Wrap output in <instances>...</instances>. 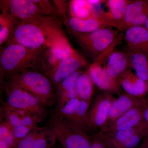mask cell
I'll return each mask as SVG.
<instances>
[{
    "label": "cell",
    "mask_w": 148,
    "mask_h": 148,
    "mask_svg": "<svg viewBox=\"0 0 148 148\" xmlns=\"http://www.w3.org/2000/svg\"><path fill=\"white\" fill-rule=\"evenodd\" d=\"M82 71L74 72L56 86V111L60 110L66 103L73 98H78L76 91V84Z\"/></svg>",
    "instance_id": "17"
},
{
    "label": "cell",
    "mask_w": 148,
    "mask_h": 148,
    "mask_svg": "<svg viewBox=\"0 0 148 148\" xmlns=\"http://www.w3.org/2000/svg\"><path fill=\"white\" fill-rule=\"evenodd\" d=\"M18 20L10 14L2 12L0 15V45L8 42L13 27Z\"/></svg>",
    "instance_id": "26"
},
{
    "label": "cell",
    "mask_w": 148,
    "mask_h": 148,
    "mask_svg": "<svg viewBox=\"0 0 148 148\" xmlns=\"http://www.w3.org/2000/svg\"><path fill=\"white\" fill-rule=\"evenodd\" d=\"M95 84L87 71L82 72L77 79L76 91L78 98L91 102L94 92Z\"/></svg>",
    "instance_id": "25"
},
{
    "label": "cell",
    "mask_w": 148,
    "mask_h": 148,
    "mask_svg": "<svg viewBox=\"0 0 148 148\" xmlns=\"http://www.w3.org/2000/svg\"><path fill=\"white\" fill-rule=\"evenodd\" d=\"M86 64V61L84 58L78 53L60 61L47 76L56 87L65 79Z\"/></svg>",
    "instance_id": "14"
},
{
    "label": "cell",
    "mask_w": 148,
    "mask_h": 148,
    "mask_svg": "<svg viewBox=\"0 0 148 148\" xmlns=\"http://www.w3.org/2000/svg\"><path fill=\"white\" fill-rule=\"evenodd\" d=\"M116 98L112 93L104 92L95 97L90 106L85 123L88 132L98 133L106 124L112 103Z\"/></svg>",
    "instance_id": "7"
},
{
    "label": "cell",
    "mask_w": 148,
    "mask_h": 148,
    "mask_svg": "<svg viewBox=\"0 0 148 148\" xmlns=\"http://www.w3.org/2000/svg\"><path fill=\"white\" fill-rule=\"evenodd\" d=\"M7 77L9 82L36 95L46 106H52L56 103L51 82L45 74L29 70Z\"/></svg>",
    "instance_id": "3"
},
{
    "label": "cell",
    "mask_w": 148,
    "mask_h": 148,
    "mask_svg": "<svg viewBox=\"0 0 148 148\" xmlns=\"http://www.w3.org/2000/svg\"><path fill=\"white\" fill-rule=\"evenodd\" d=\"M71 32L79 45L95 58L111 45L120 34L117 30L112 27L102 28L87 33L72 31Z\"/></svg>",
    "instance_id": "6"
},
{
    "label": "cell",
    "mask_w": 148,
    "mask_h": 148,
    "mask_svg": "<svg viewBox=\"0 0 148 148\" xmlns=\"http://www.w3.org/2000/svg\"><path fill=\"white\" fill-rule=\"evenodd\" d=\"M119 82L120 87L130 95L144 98L148 92L147 84L140 79L130 70L127 69L120 77Z\"/></svg>",
    "instance_id": "18"
},
{
    "label": "cell",
    "mask_w": 148,
    "mask_h": 148,
    "mask_svg": "<svg viewBox=\"0 0 148 148\" xmlns=\"http://www.w3.org/2000/svg\"><path fill=\"white\" fill-rule=\"evenodd\" d=\"M32 1L42 11V12L46 15L53 16V15L58 14L57 10L51 5L49 1L40 0Z\"/></svg>",
    "instance_id": "31"
},
{
    "label": "cell",
    "mask_w": 148,
    "mask_h": 148,
    "mask_svg": "<svg viewBox=\"0 0 148 148\" xmlns=\"http://www.w3.org/2000/svg\"><path fill=\"white\" fill-rule=\"evenodd\" d=\"M138 148H148V137L143 139Z\"/></svg>",
    "instance_id": "33"
},
{
    "label": "cell",
    "mask_w": 148,
    "mask_h": 148,
    "mask_svg": "<svg viewBox=\"0 0 148 148\" xmlns=\"http://www.w3.org/2000/svg\"><path fill=\"white\" fill-rule=\"evenodd\" d=\"M144 27H145L146 29H147L148 31V17L147 18V20H146L145 23V25H144Z\"/></svg>",
    "instance_id": "35"
},
{
    "label": "cell",
    "mask_w": 148,
    "mask_h": 148,
    "mask_svg": "<svg viewBox=\"0 0 148 148\" xmlns=\"http://www.w3.org/2000/svg\"><path fill=\"white\" fill-rule=\"evenodd\" d=\"M56 140L49 126H38L31 130L14 148H52L54 147Z\"/></svg>",
    "instance_id": "9"
},
{
    "label": "cell",
    "mask_w": 148,
    "mask_h": 148,
    "mask_svg": "<svg viewBox=\"0 0 148 148\" xmlns=\"http://www.w3.org/2000/svg\"><path fill=\"white\" fill-rule=\"evenodd\" d=\"M69 42L58 21L47 15L16 22L7 42L33 49L50 48Z\"/></svg>",
    "instance_id": "1"
},
{
    "label": "cell",
    "mask_w": 148,
    "mask_h": 148,
    "mask_svg": "<svg viewBox=\"0 0 148 148\" xmlns=\"http://www.w3.org/2000/svg\"><path fill=\"white\" fill-rule=\"evenodd\" d=\"M9 124L10 126L14 138V147L20 141L25 138L31 130L38 126L33 127V126H27V125L21 124Z\"/></svg>",
    "instance_id": "29"
},
{
    "label": "cell",
    "mask_w": 148,
    "mask_h": 148,
    "mask_svg": "<svg viewBox=\"0 0 148 148\" xmlns=\"http://www.w3.org/2000/svg\"><path fill=\"white\" fill-rule=\"evenodd\" d=\"M123 40L130 49L141 51L148 57V31L144 26L127 29L124 32Z\"/></svg>",
    "instance_id": "19"
},
{
    "label": "cell",
    "mask_w": 148,
    "mask_h": 148,
    "mask_svg": "<svg viewBox=\"0 0 148 148\" xmlns=\"http://www.w3.org/2000/svg\"><path fill=\"white\" fill-rule=\"evenodd\" d=\"M3 87L6 96L5 103L8 106L29 111L42 120L45 118L47 106L36 96L8 81L4 83Z\"/></svg>",
    "instance_id": "5"
},
{
    "label": "cell",
    "mask_w": 148,
    "mask_h": 148,
    "mask_svg": "<svg viewBox=\"0 0 148 148\" xmlns=\"http://www.w3.org/2000/svg\"><path fill=\"white\" fill-rule=\"evenodd\" d=\"M143 125L132 127L124 130H119L111 133L104 134L113 145L116 147L124 142L128 138L143 130Z\"/></svg>",
    "instance_id": "27"
},
{
    "label": "cell",
    "mask_w": 148,
    "mask_h": 148,
    "mask_svg": "<svg viewBox=\"0 0 148 148\" xmlns=\"http://www.w3.org/2000/svg\"><path fill=\"white\" fill-rule=\"evenodd\" d=\"M148 17V0H130L119 32L135 26H144Z\"/></svg>",
    "instance_id": "11"
},
{
    "label": "cell",
    "mask_w": 148,
    "mask_h": 148,
    "mask_svg": "<svg viewBox=\"0 0 148 148\" xmlns=\"http://www.w3.org/2000/svg\"><path fill=\"white\" fill-rule=\"evenodd\" d=\"M125 51L129 55L131 69H134L135 75L148 86V56L141 51L128 47Z\"/></svg>",
    "instance_id": "23"
},
{
    "label": "cell",
    "mask_w": 148,
    "mask_h": 148,
    "mask_svg": "<svg viewBox=\"0 0 148 148\" xmlns=\"http://www.w3.org/2000/svg\"><path fill=\"white\" fill-rule=\"evenodd\" d=\"M14 140L10 126L5 120L0 124V148H13Z\"/></svg>",
    "instance_id": "28"
},
{
    "label": "cell",
    "mask_w": 148,
    "mask_h": 148,
    "mask_svg": "<svg viewBox=\"0 0 148 148\" xmlns=\"http://www.w3.org/2000/svg\"><path fill=\"white\" fill-rule=\"evenodd\" d=\"M71 17L79 19H86L99 15L94 5L88 1L73 0L71 1L69 5Z\"/></svg>",
    "instance_id": "24"
},
{
    "label": "cell",
    "mask_w": 148,
    "mask_h": 148,
    "mask_svg": "<svg viewBox=\"0 0 148 148\" xmlns=\"http://www.w3.org/2000/svg\"><path fill=\"white\" fill-rule=\"evenodd\" d=\"M47 49L28 48L16 43L8 44L1 52V75H11L40 66Z\"/></svg>",
    "instance_id": "2"
},
{
    "label": "cell",
    "mask_w": 148,
    "mask_h": 148,
    "mask_svg": "<svg viewBox=\"0 0 148 148\" xmlns=\"http://www.w3.org/2000/svg\"><path fill=\"white\" fill-rule=\"evenodd\" d=\"M92 143L89 148H115L104 133L98 132L92 135Z\"/></svg>",
    "instance_id": "30"
},
{
    "label": "cell",
    "mask_w": 148,
    "mask_h": 148,
    "mask_svg": "<svg viewBox=\"0 0 148 148\" xmlns=\"http://www.w3.org/2000/svg\"><path fill=\"white\" fill-rule=\"evenodd\" d=\"M100 12L99 15L95 17L86 19L71 17L66 21L71 31L78 33H89L102 28H112L103 18Z\"/></svg>",
    "instance_id": "22"
},
{
    "label": "cell",
    "mask_w": 148,
    "mask_h": 148,
    "mask_svg": "<svg viewBox=\"0 0 148 148\" xmlns=\"http://www.w3.org/2000/svg\"><path fill=\"white\" fill-rule=\"evenodd\" d=\"M130 0H109L106 1L108 11L100 12L103 18L112 28L119 30L121 26L127 4Z\"/></svg>",
    "instance_id": "20"
},
{
    "label": "cell",
    "mask_w": 148,
    "mask_h": 148,
    "mask_svg": "<svg viewBox=\"0 0 148 148\" xmlns=\"http://www.w3.org/2000/svg\"><path fill=\"white\" fill-rule=\"evenodd\" d=\"M147 107L138 106L132 108L114 121L103 127L99 132L107 134L142 126L144 123V112Z\"/></svg>",
    "instance_id": "12"
},
{
    "label": "cell",
    "mask_w": 148,
    "mask_h": 148,
    "mask_svg": "<svg viewBox=\"0 0 148 148\" xmlns=\"http://www.w3.org/2000/svg\"><path fill=\"white\" fill-rule=\"evenodd\" d=\"M148 125V106H147L144 112V123L143 124V129L145 128Z\"/></svg>",
    "instance_id": "32"
},
{
    "label": "cell",
    "mask_w": 148,
    "mask_h": 148,
    "mask_svg": "<svg viewBox=\"0 0 148 148\" xmlns=\"http://www.w3.org/2000/svg\"><path fill=\"white\" fill-rule=\"evenodd\" d=\"M1 12L8 13L19 21L46 15L32 0L1 1Z\"/></svg>",
    "instance_id": "8"
},
{
    "label": "cell",
    "mask_w": 148,
    "mask_h": 148,
    "mask_svg": "<svg viewBox=\"0 0 148 148\" xmlns=\"http://www.w3.org/2000/svg\"><path fill=\"white\" fill-rule=\"evenodd\" d=\"M48 126L52 130L61 148H90L92 135L62 118L56 112L51 117Z\"/></svg>",
    "instance_id": "4"
},
{
    "label": "cell",
    "mask_w": 148,
    "mask_h": 148,
    "mask_svg": "<svg viewBox=\"0 0 148 148\" xmlns=\"http://www.w3.org/2000/svg\"><path fill=\"white\" fill-rule=\"evenodd\" d=\"M2 112L5 120L10 125L21 124L27 126L37 127L41 122V119L34 114L25 110L15 108L3 103Z\"/></svg>",
    "instance_id": "15"
},
{
    "label": "cell",
    "mask_w": 148,
    "mask_h": 148,
    "mask_svg": "<svg viewBox=\"0 0 148 148\" xmlns=\"http://www.w3.org/2000/svg\"><path fill=\"white\" fill-rule=\"evenodd\" d=\"M90 104V102L74 98L56 112L62 118L86 130L85 123Z\"/></svg>",
    "instance_id": "10"
},
{
    "label": "cell",
    "mask_w": 148,
    "mask_h": 148,
    "mask_svg": "<svg viewBox=\"0 0 148 148\" xmlns=\"http://www.w3.org/2000/svg\"><path fill=\"white\" fill-rule=\"evenodd\" d=\"M143 132L144 138L148 137V125L145 128L143 129Z\"/></svg>",
    "instance_id": "34"
},
{
    "label": "cell",
    "mask_w": 148,
    "mask_h": 148,
    "mask_svg": "<svg viewBox=\"0 0 148 148\" xmlns=\"http://www.w3.org/2000/svg\"><path fill=\"white\" fill-rule=\"evenodd\" d=\"M87 71L95 85L104 92L112 93L119 90V83L111 79L104 67L95 61L90 65Z\"/></svg>",
    "instance_id": "21"
},
{
    "label": "cell",
    "mask_w": 148,
    "mask_h": 148,
    "mask_svg": "<svg viewBox=\"0 0 148 148\" xmlns=\"http://www.w3.org/2000/svg\"><path fill=\"white\" fill-rule=\"evenodd\" d=\"M148 106V98H138L127 93L120 95L118 98H116L112 103L107 121L103 127L114 121L134 107Z\"/></svg>",
    "instance_id": "13"
},
{
    "label": "cell",
    "mask_w": 148,
    "mask_h": 148,
    "mask_svg": "<svg viewBox=\"0 0 148 148\" xmlns=\"http://www.w3.org/2000/svg\"><path fill=\"white\" fill-rule=\"evenodd\" d=\"M103 67L111 79L119 82L122 74L127 69H131L129 55L125 51L114 50L109 56L106 65Z\"/></svg>",
    "instance_id": "16"
},
{
    "label": "cell",
    "mask_w": 148,
    "mask_h": 148,
    "mask_svg": "<svg viewBox=\"0 0 148 148\" xmlns=\"http://www.w3.org/2000/svg\"><path fill=\"white\" fill-rule=\"evenodd\" d=\"M52 148H56L55 147H53Z\"/></svg>",
    "instance_id": "36"
}]
</instances>
